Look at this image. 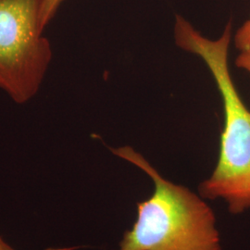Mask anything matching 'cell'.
<instances>
[{"instance_id": "obj_7", "label": "cell", "mask_w": 250, "mask_h": 250, "mask_svg": "<svg viewBox=\"0 0 250 250\" xmlns=\"http://www.w3.org/2000/svg\"><path fill=\"white\" fill-rule=\"evenodd\" d=\"M0 250H13L7 243L3 241V239L0 237Z\"/></svg>"}, {"instance_id": "obj_4", "label": "cell", "mask_w": 250, "mask_h": 250, "mask_svg": "<svg viewBox=\"0 0 250 250\" xmlns=\"http://www.w3.org/2000/svg\"><path fill=\"white\" fill-rule=\"evenodd\" d=\"M64 1L66 0H42L41 23L44 29L51 22Z\"/></svg>"}, {"instance_id": "obj_5", "label": "cell", "mask_w": 250, "mask_h": 250, "mask_svg": "<svg viewBox=\"0 0 250 250\" xmlns=\"http://www.w3.org/2000/svg\"><path fill=\"white\" fill-rule=\"evenodd\" d=\"M234 45L240 51L250 47V18L245 21L234 36Z\"/></svg>"}, {"instance_id": "obj_1", "label": "cell", "mask_w": 250, "mask_h": 250, "mask_svg": "<svg viewBox=\"0 0 250 250\" xmlns=\"http://www.w3.org/2000/svg\"><path fill=\"white\" fill-rule=\"evenodd\" d=\"M174 39L181 49L203 60L224 104L219 159L211 176L200 184L199 194L207 199H224L232 214H241L250 208V110L242 100L229 70L232 23L226 25L219 38L209 39L177 15Z\"/></svg>"}, {"instance_id": "obj_3", "label": "cell", "mask_w": 250, "mask_h": 250, "mask_svg": "<svg viewBox=\"0 0 250 250\" xmlns=\"http://www.w3.org/2000/svg\"><path fill=\"white\" fill-rule=\"evenodd\" d=\"M41 5L42 0H0V90L19 105L38 94L53 59Z\"/></svg>"}, {"instance_id": "obj_2", "label": "cell", "mask_w": 250, "mask_h": 250, "mask_svg": "<svg viewBox=\"0 0 250 250\" xmlns=\"http://www.w3.org/2000/svg\"><path fill=\"white\" fill-rule=\"evenodd\" d=\"M111 151L144 170L155 187L151 197L137 204V220L118 250H221L214 213L203 197L163 178L131 146Z\"/></svg>"}, {"instance_id": "obj_6", "label": "cell", "mask_w": 250, "mask_h": 250, "mask_svg": "<svg viewBox=\"0 0 250 250\" xmlns=\"http://www.w3.org/2000/svg\"><path fill=\"white\" fill-rule=\"evenodd\" d=\"M234 63L237 68L250 73V47L241 50Z\"/></svg>"}]
</instances>
